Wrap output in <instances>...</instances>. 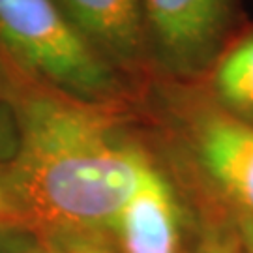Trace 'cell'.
Here are the masks:
<instances>
[{
	"label": "cell",
	"instance_id": "cell-1",
	"mask_svg": "<svg viewBox=\"0 0 253 253\" xmlns=\"http://www.w3.org/2000/svg\"><path fill=\"white\" fill-rule=\"evenodd\" d=\"M0 92L17 120V150L2 167L13 217L54 238L115 229L120 210L156 167L115 101L66 94L2 53Z\"/></svg>",
	"mask_w": 253,
	"mask_h": 253
},
{
	"label": "cell",
	"instance_id": "cell-2",
	"mask_svg": "<svg viewBox=\"0 0 253 253\" xmlns=\"http://www.w3.org/2000/svg\"><path fill=\"white\" fill-rule=\"evenodd\" d=\"M0 53L58 90L115 101L117 70L77 32L54 0H0Z\"/></svg>",
	"mask_w": 253,
	"mask_h": 253
},
{
	"label": "cell",
	"instance_id": "cell-3",
	"mask_svg": "<svg viewBox=\"0 0 253 253\" xmlns=\"http://www.w3.org/2000/svg\"><path fill=\"white\" fill-rule=\"evenodd\" d=\"M174 111L178 137L201 174L253 233V124L214 98L184 96Z\"/></svg>",
	"mask_w": 253,
	"mask_h": 253
},
{
	"label": "cell",
	"instance_id": "cell-4",
	"mask_svg": "<svg viewBox=\"0 0 253 253\" xmlns=\"http://www.w3.org/2000/svg\"><path fill=\"white\" fill-rule=\"evenodd\" d=\"M150 64L188 79L212 68L225 49L235 0H143Z\"/></svg>",
	"mask_w": 253,
	"mask_h": 253
},
{
	"label": "cell",
	"instance_id": "cell-5",
	"mask_svg": "<svg viewBox=\"0 0 253 253\" xmlns=\"http://www.w3.org/2000/svg\"><path fill=\"white\" fill-rule=\"evenodd\" d=\"M90 47L115 70L150 64L143 0H54Z\"/></svg>",
	"mask_w": 253,
	"mask_h": 253
},
{
	"label": "cell",
	"instance_id": "cell-6",
	"mask_svg": "<svg viewBox=\"0 0 253 253\" xmlns=\"http://www.w3.org/2000/svg\"><path fill=\"white\" fill-rule=\"evenodd\" d=\"M122 253H180V210L156 165L120 210L115 223Z\"/></svg>",
	"mask_w": 253,
	"mask_h": 253
},
{
	"label": "cell",
	"instance_id": "cell-7",
	"mask_svg": "<svg viewBox=\"0 0 253 253\" xmlns=\"http://www.w3.org/2000/svg\"><path fill=\"white\" fill-rule=\"evenodd\" d=\"M212 94L223 109L253 118V32L225 47L212 66Z\"/></svg>",
	"mask_w": 253,
	"mask_h": 253
},
{
	"label": "cell",
	"instance_id": "cell-8",
	"mask_svg": "<svg viewBox=\"0 0 253 253\" xmlns=\"http://www.w3.org/2000/svg\"><path fill=\"white\" fill-rule=\"evenodd\" d=\"M17 150V120L8 98L0 92V169L11 162Z\"/></svg>",
	"mask_w": 253,
	"mask_h": 253
},
{
	"label": "cell",
	"instance_id": "cell-9",
	"mask_svg": "<svg viewBox=\"0 0 253 253\" xmlns=\"http://www.w3.org/2000/svg\"><path fill=\"white\" fill-rule=\"evenodd\" d=\"M56 253H111L94 236H68V238H54Z\"/></svg>",
	"mask_w": 253,
	"mask_h": 253
},
{
	"label": "cell",
	"instance_id": "cell-10",
	"mask_svg": "<svg viewBox=\"0 0 253 253\" xmlns=\"http://www.w3.org/2000/svg\"><path fill=\"white\" fill-rule=\"evenodd\" d=\"M13 214H11V207L8 203V195H6V190H4V184H2V169H0V223L6 221V219H11Z\"/></svg>",
	"mask_w": 253,
	"mask_h": 253
},
{
	"label": "cell",
	"instance_id": "cell-11",
	"mask_svg": "<svg viewBox=\"0 0 253 253\" xmlns=\"http://www.w3.org/2000/svg\"><path fill=\"white\" fill-rule=\"evenodd\" d=\"M201 253H233L229 250V246H225L223 242H217V240H212L208 244L203 246Z\"/></svg>",
	"mask_w": 253,
	"mask_h": 253
},
{
	"label": "cell",
	"instance_id": "cell-12",
	"mask_svg": "<svg viewBox=\"0 0 253 253\" xmlns=\"http://www.w3.org/2000/svg\"><path fill=\"white\" fill-rule=\"evenodd\" d=\"M21 253H56L54 248H27V250H21Z\"/></svg>",
	"mask_w": 253,
	"mask_h": 253
},
{
	"label": "cell",
	"instance_id": "cell-13",
	"mask_svg": "<svg viewBox=\"0 0 253 253\" xmlns=\"http://www.w3.org/2000/svg\"><path fill=\"white\" fill-rule=\"evenodd\" d=\"M246 246H248V253H253V233L250 235H244Z\"/></svg>",
	"mask_w": 253,
	"mask_h": 253
},
{
	"label": "cell",
	"instance_id": "cell-14",
	"mask_svg": "<svg viewBox=\"0 0 253 253\" xmlns=\"http://www.w3.org/2000/svg\"><path fill=\"white\" fill-rule=\"evenodd\" d=\"M248 122H252V124H253V118H252V120H248Z\"/></svg>",
	"mask_w": 253,
	"mask_h": 253
}]
</instances>
